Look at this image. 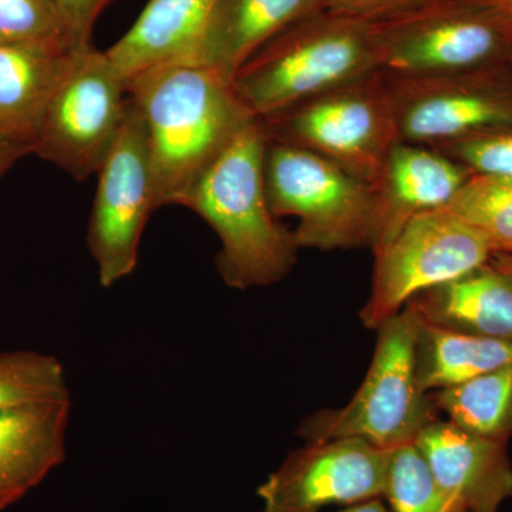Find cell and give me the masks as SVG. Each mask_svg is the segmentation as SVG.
<instances>
[{"label": "cell", "mask_w": 512, "mask_h": 512, "mask_svg": "<svg viewBox=\"0 0 512 512\" xmlns=\"http://www.w3.org/2000/svg\"><path fill=\"white\" fill-rule=\"evenodd\" d=\"M127 93L143 114L156 210L181 205L211 165L256 120L234 79L205 64H164L134 77Z\"/></svg>", "instance_id": "1"}, {"label": "cell", "mask_w": 512, "mask_h": 512, "mask_svg": "<svg viewBox=\"0 0 512 512\" xmlns=\"http://www.w3.org/2000/svg\"><path fill=\"white\" fill-rule=\"evenodd\" d=\"M266 144L264 123L256 119L211 165L184 204L220 238L218 272L229 288L241 291L281 282L301 249L269 205Z\"/></svg>", "instance_id": "2"}, {"label": "cell", "mask_w": 512, "mask_h": 512, "mask_svg": "<svg viewBox=\"0 0 512 512\" xmlns=\"http://www.w3.org/2000/svg\"><path fill=\"white\" fill-rule=\"evenodd\" d=\"M380 69L379 25L323 9L259 49L234 86L256 119H266Z\"/></svg>", "instance_id": "3"}, {"label": "cell", "mask_w": 512, "mask_h": 512, "mask_svg": "<svg viewBox=\"0 0 512 512\" xmlns=\"http://www.w3.org/2000/svg\"><path fill=\"white\" fill-rule=\"evenodd\" d=\"M420 319L410 305L377 329L375 355L362 386L346 406L322 410L303 421L298 436L306 443L360 439L383 450L414 443L437 420L429 393L416 375Z\"/></svg>", "instance_id": "4"}, {"label": "cell", "mask_w": 512, "mask_h": 512, "mask_svg": "<svg viewBox=\"0 0 512 512\" xmlns=\"http://www.w3.org/2000/svg\"><path fill=\"white\" fill-rule=\"evenodd\" d=\"M264 170L275 217L298 218L293 235L299 248H372L376 231L372 185L318 154L272 140L266 144Z\"/></svg>", "instance_id": "5"}, {"label": "cell", "mask_w": 512, "mask_h": 512, "mask_svg": "<svg viewBox=\"0 0 512 512\" xmlns=\"http://www.w3.org/2000/svg\"><path fill=\"white\" fill-rule=\"evenodd\" d=\"M261 120L268 140L318 154L372 187L400 141L382 69Z\"/></svg>", "instance_id": "6"}, {"label": "cell", "mask_w": 512, "mask_h": 512, "mask_svg": "<svg viewBox=\"0 0 512 512\" xmlns=\"http://www.w3.org/2000/svg\"><path fill=\"white\" fill-rule=\"evenodd\" d=\"M379 30L387 73H463L512 59V16L471 0H437Z\"/></svg>", "instance_id": "7"}, {"label": "cell", "mask_w": 512, "mask_h": 512, "mask_svg": "<svg viewBox=\"0 0 512 512\" xmlns=\"http://www.w3.org/2000/svg\"><path fill=\"white\" fill-rule=\"evenodd\" d=\"M383 73L404 143L439 148L512 128L511 63L427 76Z\"/></svg>", "instance_id": "8"}, {"label": "cell", "mask_w": 512, "mask_h": 512, "mask_svg": "<svg viewBox=\"0 0 512 512\" xmlns=\"http://www.w3.org/2000/svg\"><path fill=\"white\" fill-rule=\"evenodd\" d=\"M494 254L480 232L446 210L413 218L373 254L372 292L360 312L363 325L379 329L420 293L470 274Z\"/></svg>", "instance_id": "9"}, {"label": "cell", "mask_w": 512, "mask_h": 512, "mask_svg": "<svg viewBox=\"0 0 512 512\" xmlns=\"http://www.w3.org/2000/svg\"><path fill=\"white\" fill-rule=\"evenodd\" d=\"M96 174L87 245L101 286L110 288L137 268L144 228L157 211L146 123L130 96L119 136Z\"/></svg>", "instance_id": "10"}, {"label": "cell", "mask_w": 512, "mask_h": 512, "mask_svg": "<svg viewBox=\"0 0 512 512\" xmlns=\"http://www.w3.org/2000/svg\"><path fill=\"white\" fill-rule=\"evenodd\" d=\"M127 86L104 52L89 47L57 87L33 153L77 181L96 174L119 136L127 109Z\"/></svg>", "instance_id": "11"}, {"label": "cell", "mask_w": 512, "mask_h": 512, "mask_svg": "<svg viewBox=\"0 0 512 512\" xmlns=\"http://www.w3.org/2000/svg\"><path fill=\"white\" fill-rule=\"evenodd\" d=\"M390 451L360 439L311 441L259 487L264 512H319L380 497Z\"/></svg>", "instance_id": "12"}, {"label": "cell", "mask_w": 512, "mask_h": 512, "mask_svg": "<svg viewBox=\"0 0 512 512\" xmlns=\"http://www.w3.org/2000/svg\"><path fill=\"white\" fill-rule=\"evenodd\" d=\"M414 444L451 512H498L512 498V464L505 441L484 439L437 419Z\"/></svg>", "instance_id": "13"}, {"label": "cell", "mask_w": 512, "mask_h": 512, "mask_svg": "<svg viewBox=\"0 0 512 512\" xmlns=\"http://www.w3.org/2000/svg\"><path fill=\"white\" fill-rule=\"evenodd\" d=\"M471 175L468 168L436 148L399 141L390 150L373 184L376 195L373 254L386 247L413 218L446 208Z\"/></svg>", "instance_id": "14"}, {"label": "cell", "mask_w": 512, "mask_h": 512, "mask_svg": "<svg viewBox=\"0 0 512 512\" xmlns=\"http://www.w3.org/2000/svg\"><path fill=\"white\" fill-rule=\"evenodd\" d=\"M70 412V397L0 409V511L63 463Z\"/></svg>", "instance_id": "15"}, {"label": "cell", "mask_w": 512, "mask_h": 512, "mask_svg": "<svg viewBox=\"0 0 512 512\" xmlns=\"http://www.w3.org/2000/svg\"><path fill=\"white\" fill-rule=\"evenodd\" d=\"M89 47L69 40L0 43V128L33 148L53 94Z\"/></svg>", "instance_id": "16"}, {"label": "cell", "mask_w": 512, "mask_h": 512, "mask_svg": "<svg viewBox=\"0 0 512 512\" xmlns=\"http://www.w3.org/2000/svg\"><path fill=\"white\" fill-rule=\"evenodd\" d=\"M323 9V0H217L191 62L234 79L266 43Z\"/></svg>", "instance_id": "17"}, {"label": "cell", "mask_w": 512, "mask_h": 512, "mask_svg": "<svg viewBox=\"0 0 512 512\" xmlns=\"http://www.w3.org/2000/svg\"><path fill=\"white\" fill-rule=\"evenodd\" d=\"M217 0H148L134 25L106 50L124 83L164 66L191 62Z\"/></svg>", "instance_id": "18"}, {"label": "cell", "mask_w": 512, "mask_h": 512, "mask_svg": "<svg viewBox=\"0 0 512 512\" xmlns=\"http://www.w3.org/2000/svg\"><path fill=\"white\" fill-rule=\"evenodd\" d=\"M421 322L501 340H512V276L488 264L420 293L407 303Z\"/></svg>", "instance_id": "19"}, {"label": "cell", "mask_w": 512, "mask_h": 512, "mask_svg": "<svg viewBox=\"0 0 512 512\" xmlns=\"http://www.w3.org/2000/svg\"><path fill=\"white\" fill-rule=\"evenodd\" d=\"M512 362V340L483 338L421 322L416 342L420 389H448Z\"/></svg>", "instance_id": "20"}, {"label": "cell", "mask_w": 512, "mask_h": 512, "mask_svg": "<svg viewBox=\"0 0 512 512\" xmlns=\"http://www.w3.org/2000/svg\"><path fill=\"white\" fill-rule=\"evenodd\" d=\"M447 420L476 436L507 443L512 436V362L431 396Z\"/></svg>", "instance_id": "21"}, {"label": "cell", "mask_w": 512, "mask_h": 512, "mask_svg": "<svg viewBox=\"0 0 512 512\" xmlns=\"http://www.w3.org/2000/svg\"><path fill=\"white\" fill-rule=\"evenodd\" d=\"M443 210L480 232L495 252L512 254V178L473 173Z\"/></svg>", "instance_id": "22"}, {"label": "cell", "mask_w": 512, "mask_h": 512, "mask_svg": "<svg viewBox=\"0 0 512 512\" xmlns=\"http://www.w3.org/2000/svg\"><path fill=\"white\" fill-rule=\"evenodd\" d=\"M70 397L66 372L55 356L39 352L0 355V409Z\"/></svg>", "instance_id": "23"}, {"label": "cell", "mask_w": 512, "mask_h": 512, "mask_svg": "<svg viewBox=\"0 0 512 512\" xmlns=\"http://www.w3.org/2000/svg\"><path fill=\"white\" fill-rule=\"evenodd\" d=\"M383 495L393 512H451L429 463L414 443L390 451Z\"/></svg>", "instance_id": "24"}, {"label": "cell", "mask_w": 512, "mask_h": 512, "mask_svg": "<svg viewBox=\"0 0 512 512\" xmlns=\"http://www.w3.org/2000/svg\"><path fill=\"white\" fill-rule=\"evenodd\" d=\"M39 40H69L76 45L55 0H0V43Z\"/></svg>", "instance_id": "25"}, {"label": "cell", "mask_w": 512, "mask_h": 512, "mask_svg": "<svg viewBox=\"0 0 512 512\" xmlns=\"http://www.w3.org/2000/svg\"><path fill=\"white\" fill-rule=\"evenodd\" d=\"M436 150L471 173L512 178V128L488 131Z\"/></svg>", "instance_id": "26"}, {"label": "cell", "mask_w": 512, "mask_h": 512, "mask_svg": "<svg viewBox=\"0 0 512 512\" xmlns=\"http://www.w3.org/2000/svg\"><path fill=\"white\" fill-rule=\"evenodd\" d=\"M434 2L437 0H323V8L348 18L380 25L403 18Z\"/></svg>", "instance_id": "27"}, {"label": "cell", "mask_w": 512, "mask_h": 512, "mask_svg": "<svg viewBox=\"0 0 512 512\" xmlns=\"http://www.w3.org/2000/svg\"><path fill=\"white\" fill-rule=\"evenodd\" d=\"M70 39L80 47L92 46L94 23L114 0H55Z\"/></svg>", "instance_id": "28"}, {"label": "cell", "mask_w": 512, "mask_h": 512, "mask_svg": "<svg viewBox=\"0 0 512 512\" xmlns=\"http://www.w3.org/2000/svg\"><path fill=\"white\" fill-rule=\"evenodd\" d=\"M29 153H33V148L28 141L0 128V178L8 173L16 161Z\"/></svg>", "instance_id": "29"}, {"label": "cell", "mask_w": 512, "mask_h": 512, "mask_svg": "<svg viewBox=\"0 0 512 512\" xmlns=\"http://www.w3.org/2000/svg\"><path fill=\"white\" fill-rule=\"evenodd\" d=\"M342 512H390L382 503H380L377 498H373V500L362 501V503H357L353 505V507L348 508V510Z\"/></svg>", "instance_id": "30"}, {"label": "cell", "mask_w": 512, "mask_h": 512, "mask_svg": "<svg viewBox=\"0 0 512 512\" xmlns=\"http://www.w3.org/2000/svg\"><path fill=\"white\" fill-rule=\"evenodd\" d=\"M491 264L497 266V268L505 272V274L512 276V254L495 252L493 258H491Z\"/></svg>", "instance_id": "31"}, {"label": "cell", "mask_w": 512, "mask_h": 512, "mask_svg": "<svg viewBox=\"0 0 512 512\" xmlns=\"http://www.w3.org/2000/svg\"><path fill=\"white\" fill-rule=\"evenodd\" d=\"M471 2L480 3V5L487 6V8L512 16V0H471Z\"/></svg>", "instance_id": "32"}, {"label": "cell", "mask_w": 512, "mask_h": 512, "mask_svg": "<svg viewBox=\"0 0 512 512\" xmlns=\"http://www.w3.org/2000/svg\"><path fill=\"white\" fill-rule=\"evenodd\" d=\"M454 512H468V511H454Z\"/></svg>", "instance_id": "33"}, {"label": "cell", "mask_w": 512, "mask_h": 512, "mask_svg": "<svg viewBox=\"0 0 512 512\" xmlns=\"http://www.w3.org/2000/svg\"><path fill=\"white\" fill-rule=\"evenodd\" d=\"M511 63H512V59H511Z\"/></svg>", "instance_id": "34"}]
</instances>
